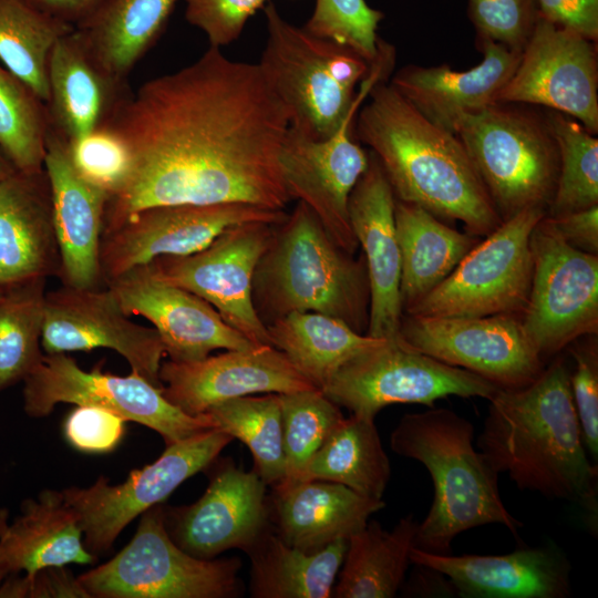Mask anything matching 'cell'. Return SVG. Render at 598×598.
Segmentation results:
<instances>
[{"label":"cell","instance_id":"db71d44e","mask_svg":"<svg viewBox=\"0 0 598 598\" xmlns=\"http://www.w3.org/2000/svg\"><path fill=\"white\" fill-rule=\"evenodd\" d=\"M17 169L0 148V181L11 175Z\"/></svg>","mask_w":598,"mask_h":598},{"label":"cell","instance_id":"277c9868","mask_svg":"<svg viewBox=\"0 0 598 598\" xmlns=\"http://www.w3.org/2000/svg\"><path fill=\"white\" fill-rule=\"evenodd\" d=\"M473 439L468 420L434 406L404 414L392 431V451L422 463L433 483V501L417 523L415 548L451 554L455 537L468 529L499 524L516 535L522 527L502 501L499 474L475 450Z\"/></svg>","mask_w":598,"mask_h":598},{"label":"cell","instance_id":"f35d334b","mask_svg":"<svg viewBox=\"0 0 598 598\" xmlns=\"http://www.w3.org/2000/svg\"><path fill=\"white\" fill-rule=\"evenodd\" d=\"M207 413L219 429L248 446L254 471L266 485L286 477L282 419L278 393L245 395L217 403Z\"/></svg>","mask_w":598,"mask_h":598},{"label":"cell","instance_id":"f546056e","mask_svg":"<svg viewBox=\"0 0 598 598\" xmlns=\"http://www.w3.org/2000/svg\"><path fill=\"white\" fill-rule=\"evenodd\" d=\"M21 513L9 523L0 508V568L10 574L32 575L48 567L96 561L83 545L82 530L61 491L43 489L21 503Z\"/></svg>","mask_w":598,"mask_h":598},{"label":"cell","instance_id":"8d00e7d4","mask_svg":"<svg viewBox=\"0 0 598 598\" xmlns=\"http://www.w3.org/2000/svg\"><path fill=\"white\" fill-rule=\"evenodd\" d=\"M74 28L29 0H0V60L44 103L49 100L51 51Z\"/></svg>","mask_w":598,"mask_h":598},{"label":"cell","instance_id":"f6af8a7d","mask_svg":"<svg viewBox=\"0 0 598 598\" xmlns=\"http://www.w3.org/2000/svg\"><path fill=\"white\" fill-rule=\"evenodd\" d=\"M268 0H185V18L202 30L210 48L236 41L248 19Z\"/></svg>","mask_w":598,"mask_h":598},{"label":"cell","instance_id":"c3c4849f","mask_svg":"<svg viewBox=\"0 0 598 598\" xmlns=\"http://www.w3.org/2000/svg\"><path fill=\"white\" fill-rule=\"evenodd\" d=\"M91 598L65 566L48 567L32 575L10 574L0 584V598Z\"/></svg>","mask_w":598,"mask_h":598},{"label":"cell","instance_id":"ffe728a7","mask_svg":"<svg viewBox=\"0 0 598 598\" xmlns=\"http://www.w3.org/2000/svg\"><path fill=\"white\" fill-rule=\"evenodd\" d=\"M209 484L196 502L164 506V524L172 540L189 555L213 559L238 548L246 550L270 527L266 484L252 470L224 458L213 468Z\"/></svg>","mask_w":598,"mask_h":598},{"label":"cell","instance_id":"e0dca14e","mask_svg":"<svg viewBox=\"0 0 598 598\" xmlns=\"http://www.w3.org/2000/svg\"><path fill=\"white\" fill-rule=\"evenodd\" d=\"M275 225H236L197 252L158 257L147 265L159 279L203 298L252 343L271 346L268 329L252 303L251 285Z\"/></svg>","mask_w":598,"mask_h":598},{"label":"cell","instance_id":"30bf717a","mask_svg":"<svg viewBox=\"0 0 598 598\" xmlns=\"http://www.w3.org/2000/svg\"><path fill=\"white\" fill-rule=\"evenodd\" d=\"M546 215L527 208L478 241L453 271L403 315L421 317L519 316L533 279L530 236Z\"/></svg>","mask_w":598,"mask_h":598},{"label":"cell","instance_id":"4dcf8cb0","mask_svg":"<svg viewBox=\"0 0 598 598\" xmlns=\"http://www.w3.org/2000/svg\"><path fill=\"white\" fill-rule=\"evenodd\" d=\"M394 223L404 312L437 287L478 241L468 233L451 228L424 208L398 199Z\"/></svg>","mask_w":598,"mask_h":598},{"label":"cell","instance_id":"d590c367","mask_svg":"<svg viewBox=\"0 0 598 598\" xmlns=\"http://www.w3.org/2000/svg\"><path fill=\"white\" fill-rule=\"evenodd\" d=\"M391 477L390 460L374 419L343 417L308 462L300 481L342 484L362 496L382 499Z\"/></svg>","mask_w":598,"mask_h":598},{"label":"cell","instance_id":"2e32d148","mask_svg":"<svg viewBox=\"0 0 598 598\" xmlns=\"http://www.w3.org/2000/svg\"><path fill=\"white\" fill-rule=\"evenodd\" d=\"M398 339L443 363L478 374L501 389L527 385L544 369L517 315H402Z\"/></svg>","mask_w":598,"mask_h":598},{"label":"cell","instance_id":"ee69618b","mask_svg":"<svg viewBox=\"0 0 598 598\" xmlns=\"http://www.w3.org/2000/svg\"><path fill=\"white\" fill-rule=\"evenodd\" d=\"M477 38L522 51L539 18L537 0H467Z\"/></svg>","mask_w":598,"mask_h":598},{"label":"cell","instance_id":"44dd1931","mask_svg":"<svg viewBox=\"0 0 598 598\" xmlns=\"http://www.w3.org/2000/svg\"><path fill=\"white\" fill-rule=\"evenodd\" d=\"M104 285L125 315L141 316L153 324L172 361L202 360L218 349L257 347L231 328L212 305L159 279L148 265L135 267Z\"/></svg>","mask_w":598,"mask_h":598},{"label":"cell","instance_id":"9a60e30c","mask_svg":"<svg viewBox=\"0 0 598 598\" xmlns=\"http://www.w3.org/2000/svg\"><path fill=\"white\" fill-rule=\"evenodd\" d=\"M286 216L285 210L245 203L142 208L102 234L100 267L103 282L158 257L197 252L233 226L256 221L278 224Z\"/></svg>","mask_w":598,"mask_h":598},{"label":"cell","instance_id":"7402d4cb","mask_svg":"<svg viewBox=\"0 0 598 598\" xmlns=\"http://www.w3.org/2000/svg\"><path fill=\"white\" fill-rule=\"evenodd\" d=\"M159 380L166 400L189 415L239 396L315 389L280 350L269 344L226 350L197 361H164Z\"/></svg>","mask_w":598,"mask_h":598},{"label":"cell","instance_id":"e575fe53","mask_svg":"<svg viewBox=\"0 0 598 598\" xmlns=\"http://www.w3.org/2000/svg\"><path fill=\"white\" fill-rule=\"evenodd\" d=\"M267 329L271 346L319 390H323L343 363L383 340L313 311L290 312Z\"/></svg>","mask_w":598,"mask_h":598},{"label":"cell","instance_id":"1f68e13d","mask_svg":"<svg viewBox=\"0 0 598 598\" xmlns=\"http://www.w3.org/2000/svg\"><path fill=\"white\" fill-rule=\"evenodd\" d=\"M348 547L340 539L308 553L286 544L266 529L246 550L250 558L254 598H329Z\"/></svg>","mask_w":598,"mask_h":598},{"label":"cell","instance_id":"bcb514c9","mask_svg":"<svg viewBox=\"0 0 598 598\" xmlns=\"http://www.w3.org/2000/svg\"><path fill=\"white\" fill-rule=\"evenodd\" d=\"M570 389L587 452L598 456V351L596 342L573 344Z\"/></svg>","mask_w":598,"mask_h":598},{"label":"cell","instance_id":"f907efd6","mask_svg":"<svg viewBox=\"0 0 598 598\" xmlns=\"http://www.w3.org/2000/svg\"><path fill=\"white\" fill-rule=\"evenodd\" d=\"M544 219L567 244L579 250L598 255V205Z\"/></svg>","mask_w":598,"mask_h":598},{"label":"cell","instance_id":"8fae6325","mask_svg":"<svg viewBox=\"0 0 598 598\" xmlns=\"http://www.w3.org/2000/svg\"><path fill=\"white\" fill-rule=\"evenodd\" d=\"M501 389L485 378L383 339L343 363L321 390L350 414L374 419L394 403L433 408L451 395L489 400Z\"/></svg>","mask_w":598,"mask_h":598},{"label":"cell","instance_id":"5bb4252c","mask_svg":"<svg viewBox=\"0 0 598 598\" xmlns=\"http://www.w3.org/2000/svg\"><path fill=\"white\" fill-rule=\"evenodd\" d=\"M544 217L532 231V288L519 315L543 361L598 332V255L567 244Z\"/></svg>","mask_w":598,"mask_h":598},{"label":"cell","instance_id":"83f0119b","mask_svg":"<svg viewBox=\"0 0 598 598\" xmlns=\"http://www.w3.org/2000/svg\"><path fill=\"white\" fill-rule=\"evenodd\" d=\"M60 247L45 169L0 181V287L58 277Z\"/></svg>","mask_w":598,"mask_h":598},{"label":"cell","instance_id":"ba28073f","mask_svg":"<svg viewBox=\"0 0 598 598\" xmlns=\"http://www.w3.org/2000/svg\"><path fill=\"white\" fill-rule=\"evenodd\" d=\"M240 567L237 557L202 559L179 548L159 503L120 553L78 579L91 598H230L240 594Z\"/></svg>","mask_w":598,"mask_h":598},{"label":"cell","instance_id":"f5cc1de1","mask_svg":"<svg viewBox=\"0 0 598 598\" xmlns=\"http://www.w3.org/2000/svg\"><path fill=\"white\" fill-rule=\"evenodd\" d=\"M415 565V570L406 584L408 596H452L455 590L450 580L440 571Z\"/></svg>","mask_w":598,"mask_h":598},{"label":"cell","instance_id":"7a4b0ae2","mask_svg":"<svg viewBox=\"0 0 598 598\" xmlns=\"http://www.w3.org/2000/svg\"><path fill=\"white\" fill-rule=\"evenodd\" d=\"M488 401L477 446L492 468L522 491L579 504L596 522L598 467L587 455L565 361Z\"/></svg>","mask_w":598,"mask_h":598},{"label":"cell","instance_id":"7dc6e473","mask_svg":"<svg viewBox=\"0 0 598 598\" xmlns=\"http://www.w3.org/2000/svg\"><path fill=\"white\" fill-rule=\"evenodd\" d=\"M65 419L63 431L68 443L83 453L112 452L125 432V420L106 409L76 405Z\"/></svg>","mask_w":598,"mask_h":598},{"label":"cell","instance_id":"5b68a950","mask_svg":"<svg viewBox=\"0 0 598 598\" xmlns=\"http://www.w3.org/2000/svg\"><path fill=\"white\" fill-rule=\"evenodd\" d=\"M251 296L268 327L290 312H320L360 333L369 324L370 283L363 255L354 258L329 236L302 202L275 225L255 268Z\"/></svg>","mask_w":598,"mask_h":598},{"label":"cell","instance_id":"9f6ffc18","mask_svg":"<svg viewBox=\"0 0 598 598\" xmlns=\"http://www.w3.org/2000/svg\"><path fill=\"white\" fill-rule=\"evenodd\" d=\"M1 293H2V288L0 287V296H1Z\"/></svg>","mask_w":598,"mask_h":598},{"label":"cell","instance_id":"d6a6232c","mask_svg":"<svg viewBox=\"0 0 598 598\" xmlns=\"http://www.w3.org/2000/svg\"><path fill=\"white\" fill-rule=\"evenodd\" d=\"M178 0H105L75 27L112 74L127 80L164 33Z\"/></svg>","mask_w":598,"mask_h":598},{"label":"cell","instance_id":"cb8c5ba5","mask_svg":"<svg viewBox=\"0 0 598 598\" xmlns=\"http://www.w3.org/2000/svg\"><path fill=\"white\" fill-rule=\"evenodd\" d=\"M48 81L49 127L78 152L99 137L132 92L127 80L100 64L76 28L55 42Z\"/></svg>","mask_w":598,"mask_h":598},{"label":"cell","instance_id":"603a6c76","mask_svg":"<svg viewBox=\"0 0 598 598\" xmlns=\"http://www.w3.org/2000/svg\"><path fill=\"white\" fill-rule=\"evenodd\" d=\"M44 169L51 186L61 255L58 278L62 285L73 288H101L104 282L100 247L110 195L83 173L78 164L76 150L50 127Z\"/></svg>","mask_w":598,"mask_h":598},{"label":"cell","instance_id":"4316f807","mask_svg":"<svg viewBox=\"0 0 598 598\" xmlns=\"http://www.w3.org/2000/svg\"><path fill=\"white\" fill-rule=\"evenodd\" d=\"M477 42L483 60L470 70L406 65L390 84L427 120L455 134L462 116L497 103L520 60L522 51L486 38H477Z\"/></svg>","mask_w":598,"mask_h":598},{"label":"cell","instance_id":"52a82bcc","mask_svg":"<svg viewBox=\"0 0 598 598\" xmlns=\"http://www.w3.org/2000/svg\"><path fill=\"white\" fill-rule=\"evenodd\" d=\"M454 132L503 221L527 208L547 210L559 172L548 120L496 103L462 116Z\"/></svg>","mask_w":598,"mask_h":598},{"label":"cell","instance_id":"8992f818","mask_svg":"<svg viewBox=\"0 0 598 598\" xmlns=\"http://www.w3.org/2000/svg\"><path fill=\"white\" fill-rule=\"evenodd\" d=\"M267 41L257 63L283 104L290 127L312 140L329 137L352 107L371 63L354 51L287 21L264 7Z\"/></svg>","mask_w":598,"mask_h":598},{"label":"cell","instance_id":"816d5d0a","mask_svg":"<svg viewBox=\"0 0 598 598\" xmlns=\"http://www.w3.org/2000/svg\"><path fill=\"white\" fill-rule=\"evenodd\" d=\"M37 8L73 27L87 19L105 0H29Z\"/></svg>","mask_w":598,"mask_h":598},{"label":"cell","instance_id":"836d02e7","mask_svg":"<svg viewBox=\"0 0 598 598\" xmlns=\"http://www.w3.org/2000/svg\"><path fill=\"white\" fill-rule=\"evenodd\" d=\"M417 522L413 515L401 518L391 530L377 520L348 539L339 580L333 586L336 598H392L403 586L411 564V550Z\"/></svg>","mask_w":598,"mask_h":598},{"label":"cell","instance_id":"11a10c76","mask_svg":"<svg viewBox=\"0 0 598 598\" xmlns=\"http://www.w3.org/2000/svg\"><path fill=\"white\" fill-rule=\"evenodd\" d=\"M7 576H8L7 571H4L2 568H0V584Z\"/></svg>","mask_w":598,"mask_h":598},{"label":"cell","instance_id":"60d3db41","mask_svg":"<svg viewBox=\"0 0 598 598\" xmlns=\"http://www.w3.org/2000/svg\"><path fill=\"white\" fill-rule=\"evenodd\" d=\"M48 128L45 103L0 65V148L17 171L44 168Z\"/></svg>","mask_w":598,"mask_h":598},{"label":"cell","instance_id":"9c48e42d","mask_svg":"<svg viewBox=\"0 0 598 598\" xmlns=\"http://www.w3.org/2000/svg\"><path fill=\"white\" fill-rule=\"evenodd\" d=\"M395 51L382 41L369 73L359 84L352 107L332 135L312 140L289 126L279 155L282 181L290 199L302 202L334 243L354 255L359 244L352 231L349 196L369 165V155L352 137V124L371 89L386 80Z\"/></svg>","mask_w":598,"mask_h":598},{"label":"cell","instance_id":"4fadbf2b","mask_svg":"<svg viewBox=\"0 0 598 598\" xmlns=\"http://www.w3.org/2000/svg\"><path fill=\"white\" fill-rule=\"evenodd\" d=\"M233 440L228 433L210 429L166 445L157 460L131 471L121 484H110L102 475L87 487L63 488V498L79 519L86 550L95 556L107 553L134 518L206 470Z\"/></svg>","mask_w":598,"mask_h":598},{"label":"cell","instance_id":"d6986e66","mask_svg":"<svg viewBox=\"0 0 598 598\" xmlns=\"http://www.w3.org/2000/svg\"><path fill=\"white\" fill-rule=\"evenodd\" d=\"M112 349L137 373L162 389L165 348L153 327L141 326L120 308L106 288L62 285L45 292L42 349L45 354Z\"/></svg>","mask_w":598,"mask_h":598},{"label":"cell","instance_id":"6da1fadb","mask_svg":"<svg viewBox=\"0 0 598 598\" xmlns=\"http://www.w3.org/2000/svg\"><path fill=\"white\" fill-rule=\"evenodd\" d=\"M288 113L259 65L208 48L143 83L99 137L114 164L103 233L150 206L245 203L285 210Z\"/></svg>","mask_w":598,"mask_h":598},{"label":"cell","instance_id":"3957f363","mask_svg":"<svg viewBox=\"0 0 598 598\" xmlns=\"http://www.w3.org/2000/svg\"><path fill=\"white\" fill-rule=\"evenodd\" d=\"M355 134L379 161L395 199L487 236L502 223L460 138L381 80L355 115Z\"/></svg>","mask_w":598,"mask_h":598},{"label":"cell","instance_id":"ab89813d","mask_svg":"<svg viewBox=\"0 0 598 598\" xmlns=\"http://www.w3.org/2000/svg\"><path fill=\"white\" fill-rule=\"evenodd\" d=\"M548 122L559 153V172L546 216L598 205V140L579 122L553 111Z\"/></svg>","mask_w":598,"mask_h":598},{"label":"cell","instance_id":"f1b7e54d","mask_svg":"<svg viewBox=\"0 0 598 598\" xmlns=\"http://www.w3.org/2000/svg\"><path fill=\"white\" fill-rule=\"evenodd\" d=\"M275 532L289 546L313 553L349 539L385 506L334 482L306 480L274 485L268 497Z\"/></svg>","mask_w":598,"mask_h":598},{"label":"cell","instance_id":"74e56055","mask_svg":"<svg viewBox=\"0 0 598 598\" xmlns=\"http://www.w3.org/2000/svg\"><path fill=\"white\" fill-rule=\"evenodd\" d=\"M45 278L6 288L0 296V393L23 382L42 362Z\"/></svg>","mask_w":598,"mask_h":598},{"label":"cell","instance_id":"7bdbcfd3","mask_svg":"<svg viewBox=\"0 0 598 598\" xmlns=\"http://www.w3.org/2000/svg\"><path fill=\"white\" fill-rule=\"evenodd\" d=\"M382 19L383 12L369 7L365 0H316L303 28L371 63L379 53L377 30Z\"/></svg>","mask_w":598,"mask_h":598},{"label":"cell","instance_id":"681fc988","mask_svg":"<svg viewBox=\"0 0 598 598\" xmlns=\"http://www.w3.org/2000/svg\"><path fill=\"white\" fill-rule=\"evenodd\" d=\"M539 16L586 38L598 39V0H537Z\"/></svg>","mask_w":598,"mask_h":598},{"label":"cell","instance_id":"b9f144b4","mask_svg":"<svg viewBox=\"0 0 598 598\" xmlns=\"http://www.w3.org/2000/svg\"><path fill=\"white\" fill-rule=\"evenodd\" d=\"M278 395L286 461V477L280 483H293L300 481L310 458L344 416L340 406L316 388Z\"/></svg>","mask_w":598,"mask_h":598},{"label":"cell","instance_id":"484cf974","mask_svg":"<svg viewBox=\"0 0 598 598\" xmlns=\"http://www.w3.org/2000/svg\"><path fill=\"white\" fill-rule=\"evenodd\" d=\"M410 557L412 564L443 574L465 598H566L571 590L569 561L555 547L461 556L413 547Z\"/></svg>","mask_w":598,"mask_h":598},{"label":"cell","instance_id":"7c38bea8","mask_svg":"<svg viewBox=\"0 0 598 598\" xmlns=\"http://www.w3.org/2000/svg\"><path fill=\"white\" fill-rule=\"evenodd\" d=\"M23 410L28 416L50 415L59 403L106 409L157 432L166 445L215 429L207 413L189 415L172 404L137 373L121 377L100 369L85 371L66 353L45 354L23 381Z\"/></svg>","mask_w":598,"mask_h":598},{"label":"cell","instance_id":"d4e9b609","mask_svg":"<svg viewBox=\"0 0 598 598\" xmlns=\"http://www.w3.org/2000/svg\"><path fill=\"white\" fill-rule=\"evenodd\" d=\"M395 196L377 157L354 185L348 203L352 231L361 246L370 283L365 334L396 339L402 319L401 258L394 223Z\"/></svg>","mask_w":598,"mask_h":598},{"label":"cell","instance_id":"ac0fdd59","mask_svg":"<svg viewBox=\"0 0 598 598\" xmlns=\"http://www.w3.org/2000/svg\"><path fill=\"white\" fill-rule=\"evenodd\" d=\"M595 41L539 16L519 63L497 103L537 104L598 132V62Z\"/></svg>","mask_w":598,"mask_h":598}]
</instances>
